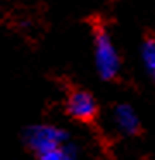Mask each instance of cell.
Returning a JSON list of instances; mask_svg holds the SVG:
<instances>
[{"mask_svg": "<svg viewBox=\"0 0 155 160\" xmlns=\"http://www.w3.org/2000/svg\"><path fill=\"white\" fill-rule=\"evenodd\" d=\"M95 57L100 76L103 79H114L119 72V57L109 35L102 28L95 31Z\"/></svg>", "mask_w": 155, "mask_h": 160, "instance_id": "1", "label": "cell"}, {"mask_svg": "<svg viewBox=\"0 0 155 160\" xmlns=\"http://www.w3.org/2000/svg\"><path fill=\"white\" fill-rule=\"evenodd\" d=\"M64 138H65V132L54 128V126H36V128H31L26 134L29 146L38 155L60 146Z\"/></svg>", "mask_w": 155, "mask_h": 160, "instance_id": "2", "label": "cell"}, {"mask_svg": "<svg viewBox=\"0 0 155 160\" xmlns=\"http://www.w3.org/2000/svg\"><path fill=\"white\" fill-rule=\"evenodd\" d=\"M67 110L78 121L90 122L96 115V105L90 93L83 90H74L67 98Z\"/></svg>", "mask_w": 155, "mask_h": 160, "instance_id": "3", "label": "cell"}, {"mask_svg": "<svg viewBox=\"0 0 155 160\" xmlns=\"http://www.w3.org/2000/svg\"><path fill=\"white\" fill-rule=\"evenodd\" d=\"M114 119H116L117 128L126 134H138L140 132V121H138L134 110L129 105H119L114 112Z\"/></svg>", "mask_w": 155, "mask_h": 160, "instance_id": "4", "label": "cell"}, {"mask_svg": "<svg viewBox=\"0 0 155 160\" xmlns=\"http://www.w3.org/2000/svg\"><path fill=\"white\" fill-rule=\"evenodd\" d=\"M40 160H74V155H72L67 148L57 146V148H54V150H48V152L41 153Z\"/></svg>", "mask_w": 155, "mask_h": 160, "instance_id": "5", "label": "cell"}, {"mask_svg": "<svg viewBox=\"0 0 155 160\" xmlns=\"http://www.w3.org/2000/svg\"><path fill=\"white\" fill-rule=\"evenodd\" d=\"M143 59L148 69L155 66V38H152V36L147 38L143 43Z\"/></svg>", "mask_w": 155, "mask_h": 160, "instance_id": "6", "label": "cell"}, {"mask_svg": "<svg viewBox=\"0 0 155 160\" xmlns=\"http://www.w3.org/2000/svg\"><path fill=\"white\" fill-rule=\"evenodd\" d=\"M148 71H150V72H152V76H153V79H155V66H152V67H150V69H148Z\"/></svg>", "mask_w": 155, "mask_h": 160, "instance_id": "7", "label": "cell"}]
</instances>
